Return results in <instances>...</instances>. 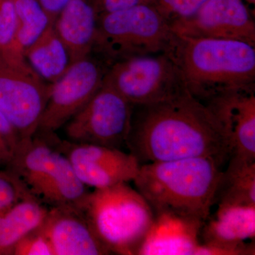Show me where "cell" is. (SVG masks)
Segmentation results:
<instances>
[{
    "label": "cell",
    "instance_id": "6da1fadb",
    "mask_svg": "<svg viewBox=\"0 0 255 255\" xmlns=\"http://www.w3.org/2000/svg\"><path fill=\"white\" fill-rule=\"evenodd\" d=\"M126 145L140 164L200 157L222 164L232 152L221 121L187 90L159 102L132 105Z\"/></svg>",
    "mask_w": 255,
    "mask_h": 255
},
{
    "label": "cell",
    "instance_id": "7a4b0ae2",
    "mask_svg": "<svg viewBox=\"0 0 255 255\" xmlns=\"http://www.w3.org/2000/svg\"><path fill=\"white\" fill-rule=\"evenodd\" d=\"M187 91L207 104L231 92L255 90V46L236 40L176 35L167 52Z\"/></svg>",
    "mask_w": 255,
    "mask_h": 255
},
{
    "label": "cell",
    "instance_id": "3957f363",
    "mask_svg": "<svg viewBox=\"0 0 255 255\" xmlns=\"http://www.w3.org/2000/svg\"><path fill=\"white\" fill-rule=\"evenodd\" d=\"M212 157L140 164L132 182L154 214L171 212L205 221L216 201L223 172Z\"/></svg>",
    "mask_w": 255,
    "mask_h": 255
},
{
    "label": "cell",
    "instance_id": "277c9868",
    "mask_svg": "<svg viewBox=\"0 0 255 255\" xmlns=\"http://www.w3.org/2000/svg\"><path fill=\"white\" fill-rule=\"evenodd\" d=\"M54 133L36 132L21 139L6 169L16 176L31 194L52 207L80 209L89 191L73 165L55 145Z\"/></svg>",
    "mask_w": 255,
    "mask_h": 255
},
{
    "label": "cell",
    "instance_id": "5b68a950",
    "mask_svg": "<svg viewBox=\"0 0 255 255\" xmlns=\"http://www.w3.org/2000/svg\"><path fill=\"white\" fill-rule=\"evenodd\" d=\"M176 34L153 4L100 15L92 54L110 66L132 57L167 53Z\"/></svg>",
    "mask_w": 255,
    "mask_h": 255
},
{
    "label": "cell",
    "instance_id": "8992f818",
    "mask_svg": "<svg viewBox=\"0 0 255 255\" xmlns=\"http://www.w3.org/2000/svg\"><path fill=\"white\" fill-rule=\"evenodd\" d=\"M81 209L112 254L137 255L154 219L148 203L128 182L95 189Z\"/></svg>",
    "mask_w": 255,
    "mask_h": 255
},
{
    "label": "cell",
    "instance_id": "52a82bcc",
    "mask_svg": "<svg viewBox=\"0 0 255 255\" xmlns=\"http://www.w3.org/2000/svg\"><path fill=\"white\" fill-rule=\"evenodd\" d=\"M103 84L132 105L159 102L187 90L177 65L167 53L116 62L108 67Z\"/></svg>",
    "mask_w": 255,
    "mask_h": 255
},
{
    "label": "cell",
    "instance_id": "ba28073f",
    "mask_svg": "<svg viewBox=\"0 0 255 255\" xmlns=\"http://www.w3.org/2000/svg\"><path fill=\"white\" fill-rule=\"evenodd\" d=\"M50 85L24 57L0 53V112L21 139L33 137L38 130L49 97Z\"/></svg>",
    "mask_w": 255,
    "mask_h": 255
},
{
    "label": "cell",
    "instance_id": "9c48e42d",
    "mask_svg": "<svg viewBox=\"0 0 255 255\" xmlns=\"http://www.w3.org/2000/svg\"><path fill=\"white\" fill-rule=\"evenodd\" d=\"M132 112L130 102L103 84L90 102L64 126L67 140L121 149L127 142Z\"/></svg>",
    "mask_w": 255,
    "mask_h": 255
},
{
    "label": "cell",
    "instance_id": "30bf717a",
    "mask_svg": "<svg viewBox=\"0 0 255 255\" xmlns=\"http://www.w3.org/2000/svg\"><path fill=\"white\" fill-rule=\"evenodd\" d=\"M108 66L92 54L72 63L50 85L49 97L36 132L53 133L78 113L100 90Z\"/></svg>",
    "mask_w": 255,
    "mask_h": 255
},
{
    "label": "cell",
    "instance_id": "8fae6325",
    "mask_svg": "<svg viewBox=\"0 0 255 255\" xmlns=\"http://www.w3.org/2000/svg\"><path fill=\"white\" fill-rule=\"evenodd\" d=\"M169 25L177 36L236 40L255 46V20L243 0H206L194 14Z\"/></svg>",
    "mask_w": 255,
    "mask_h": 255
},
{
    "label": "cell",
    "instance_id": "7c38bea8",
    "mask_svg": "<svg viewBox=\"0 0 255 255\" xmlns=\"http://www.w3.org/2000/svg\"><path fill=\"white\" fill-rule=\"evenodd\" d=\"M55 145L68 157L87 187L102 189L133 181L140 169L137 159L121 149L75 143L58 137Z\"/></svg>",
    "mask_w": 255,
    "mask_h": 255
},
{
    "label": "cell",
    "instance_id": "4fadbf2b",
    "mask_svg": "<svg viewBox=\"0 0 255 255\" xmlns=\"http://www.w3.org/2000/svg\"><path fill=\"white\" fill-rule=\"evenodd\" d=\"M39 229L48 238L54 255L112 254L86 214L78 208H50Z\"/></svg>",
    "mask_w": 255,
    "mask_h": 255
},
{
    "label": "cell",
    "instance_id": "5bb4252c",
    "mask_svg": "<svg viewBox=\"0 0 255 255\" xmlns=\"http://www.w3.org/2000/svg\"><path fill=\"white\" fill-rule=\"evenodd\" d=\"M206 105L227 132L232 148L229 159L255 162V90L231 92Z\"/></svg>",
    "mask_w": 255,
    "mask_h": 255
},
{
    "label": "cell",
    "instance_id": "9a60e30c",
    "mask_svg": "<svg viewBox=\"0 0 255 255\" xmlns=\"http://www.w3.org/2000/svg\"><path fill=\"white\" fill-rule=\"evenodd\" d=\"M201 243L227 248L235 255L255 254V206L219 204L201 231Z\"/></svg>",
    "mask_w": 255,
    "mask_h": 255
},
{
    "label": "cell",
    "instance_id": "2e32d148",
    "mask_svg": "<svg viewBox=\"0 0 255 255\" xmlns=\"http://www.w3.org/2000/svg\"><path fill=\"white\" fill-rule=\"evenodd\" d=\"M205 221L171 212L154 214L137 255H194Z\"/></svg>",
    "mask_w": 255,
    "mask_h": 255
},
{
    "label": "cell",
    "instance_id": "e0dca14e",
    "mask_svg": "<svg viewBox=\"0 0 255 255\" xmlns=\"http://www.w3.org/2000/svg\"><path fill=\"white\" fill-rule=\"evenodd\" d=\"M97 19L90 0H70L55 19L53 26L66 46L72 63L92 54Z\"/></svg>",
    "mask_w": 255,
    "mask_h": 255
},
{
    "label": "cell",
    "instance_id": "ac0fdd59",
    "mask_svg": "<svg viewBox=\"0 0 255 255\" xmlns=\"http://www.w3.org/2000/svg\"><path fill=\"white\" fill-rule=\"evenodd\" d=\"M49 209L36 196L26 198L0 214V255H12L26 235L41 226Z\"/></svg>",
    "mask_w": 255,
    "mask_h": 255
},
{
    "label": "cell",
    "instance_id": "d6986e66",
    "mask_svg": "<svg viewBox=\"0 0 255 255\" xmlns=\"http://www.w3.org/2000/svg\"><path fill=\"white\" fill-rule=\"evenodd\" d=\"M23 56L33 70L50 84L61 78L72 64L68 50L53 25L24 50Z\"/></svg>",
    "mask_w": 255,
    "mask_h": 255
},
{
    "label": "cell",
    "instance_id": "ffe728a7",
    "mask_svg": "<svg viewBox=\"0 0 255 255\" xmlns=\"http://www.w3.org/2000/svg\"><path fill=\"white\" fill-rule=\"evenodd\" d=\"M219 195V204L255 206V162L229 159L228 168L223 172Z\"/></svg>",
    "mask_w": 255,
    "mask_h": 255
},
{
    "label": "cell",
    "instance_id": "44dd1931",
    "mask_svg": "<svg viewBox=\"0 0 255 255\" xmlns=\"http://www.w3.org/2000/svg\"><path fill=\"white\" fill-rule=\"evenodd\" d=\"M18 20L16 44L22 52L50 25L48 14L38 0H13Z\"/></svg>",
    "mask_w": 255,
    "mask_h": 255
},
{
    "label": "cell",
    "instance_id": "7402d4cb",
    "mask_svg": "<svg viewBox=\"0 0 255 255\" xmlns=\"http://www.w3.org/2000/svg\"><path fill=\"white\" fill-rule=\"evenodd\" d=\"M18 20L13 0H0V53L24 57L16 44Z\"/></svg>",
    "mask_w": 255,
    "mask_h": 255
},
{
    "label": "cell",
    "instance_id": "603a6c76",
    "mask_svg": "<svg viewBox=\"0 0 255 255\" xmlns=\"http://www.w3.org/2000/svg\"><path fill=\"white\" fill-rule=\"evenodd\" d=\"M31 196H35L16 174L8 169L0 170V214Z\"/></svg>",
    "mask_w": 255,
    "mask_h": 255
},
{
    "label": "cell",
    "instance_id": "cb8c5ba5",
    "mask_svg": "<svg viewBox=\"0 0 255 255\" xmlns=\"http://www.w3.org/2000/svg\"><path fill=\"white\" fill-rule=\"evenodd\" d=\"M206 0H155V6L169 23L194 14Z\"/></svg>",
    "mask_w": 255,
    "mask_h": 255
},
{
    "label": "cell",
    "instance_id": "d4e9b609",
    "mask_svg": "<svg viewBox=\"0 0 255 255\" xmlns=\"http://www.w3.org/2000/svg\"><path fill=\"white\" fill-rule=\"evenodd\" d=\"M21 140L16 129L0 112V167L9 164Z\"/></svg>",
    "mask_w": 255,
    "mask_h": 255
},
{
    "label": "cell",
    "instance_id": "484cf974",
    "mask_svg": "<svg viewBox=\"0 0 255 255\" xmlns=\"http://www.w3.org/2000/svg\"><path fill=\"white\" fill-rule=\"evenodd\" d=\"M14 255H54L48 238L39 228L28 233L15 247Z\"/></svg>",
    "mask_w": 255,
    "mask_h": 255
},
{
    "label": "cell",
    "instance_id": "4316f807",
    "mask_svg": "<svg viewBox=\"0 0 255 255\" xmlns=\"http://www.w3.org/2000/svg\"><path fill=\"white\" fill-rule=\"evenodd\" d=\"M97 16L140 4H155V0H90Z\"/></svg>",
    "mask_w": 255,
    "mask_h": 255
},
{
    "label": "cell",
    "instance_id": "83f0119b",
    "mask_svg": "<svg viewBox=\"0 0 255 255\" xmlns=\"http://www.w3.org/2000/svg\"><path fill=\"white\" fill-rule=\"evenodd\" d=\"M70 1V0H38L53 25L62 10Z\"/></svg>",
    "mask_w": 255,
    "mask_h": 255
},
{
    "label": "cell",
    "instance_id": "f1b7e54d",
    "mask_svg": "<svg viewBox=\"0 0 255 255\" xmlns=\"http://www.w3.org/2000/svg\"><path fill=\"white\" fill-rule=\"evenodd\" d=\"M243 1L251 5H255V0H243Z\"/></svg>",
    "mask_w": 255,
    "mask_h": 255
}]
</instances>
